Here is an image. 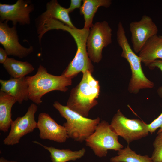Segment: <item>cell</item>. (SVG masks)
Returning <instances> with one entry per match:
<instances>
[{
	"label": "cell",
	"instance_id": "8fae6325",
	"mask_svg": "<svg viewBox=\"0 0 162 162\" xmlns=\"http://www.w3.org/2000/svg\"><path fill=\"white\" fill-rule=\"evenodd\" d=\"M8 21L0 22V43L9 56L22 58L28 56L34 50L32 46L28 48L22 46L19 41L16 26L10 27Z\"/></svg>",
	"mask_w": 162,
	"mask_h": 162
},
{
	"label": "cell",
	"instance_id": "ffe728a7",
	"mask_svg": "<svg viewBox=\"0 0 162 162\" xmlns=\"http://www.w3.org/2000/svg\"><path fill=\"white\" fill-rule=\"evenodd\" d=\"M3 66L11 77L14 78L25 77L34 69L32 65L27 62H22L8 57Z\"/></svg>",
	"mask_w": 162,
	"mask_h": 162
},
{
	"label": "cell",
	"instance_id": "4fadbf2b",
	"mask_svg": "<svg viewBox=\"0 0 162 162\" xmlns=\"http://www.w3.org/2000/svg\"><path fill=\"white\" fill-rule=\"evenodd\" d=\"M37 122L39 136L42 139L62 143L66 142L69 138L65 127L58 124L47 113H40Z\"/></svg>",
	"mask_w": 162,
	"mask_h": 162
},
{
	"label": "cell",
	"instance_id": "ba28073f",
	"mask_svg": "<svg viewBox=\"0 0 162 162\" xmlns=\"http://www.w3.org/2000/svg\"><path fill=\"white\" fill-rule=\"evenodd\" d=\"M112 29L108 22H96L91 28L87 39L88 54L91 61L99 63L102 58L103 48L112 42Z\"/></svg>",
	"mask_w": 162,
	"mask_h": 162
},
{
	"label": "cell",
	"instance_id": "3957f363",
	"mask_svg": "<svg viewBox=\"0 0 162 162\" xmlns=\"http://www.w3.org/2000/svg\"><path fill=\"white\" fill-rule=\"evenodd\" d=\"M116 36L118 45L122 50L121 57L127 61L131 72L128 88L129 92L136 94L140 90L152 88L154 86V83L145 75L141 65V59L131 48L124 28L121 22L118 24Z\"/></svg>",
	"mask_w": 162,
	"mask_h": 162
},
{
	"label": "cell",
	"instance_id": "4316f807",
	"mask_svg": "<svg viewBox=\"0 0 162 162\" xmlns=\"http://www.w3.org/2000/svg\"><path fill=\"white\" fill-rule=\"evenodd\" d=\"M0 162H18L16 161L9 160L3 157H1L0 158Z\"/></svg>",
	"mask_w": 162,
	"mask_h": 162
},
{
	"label": "cell",
	"instance_id": "9a60e30c",
	"mask_svg": "<svg viewBox=\"0 0 162 162\" xmlns=\"http://www.w3.org/2000/svg\"><path fill=\"white\" fill-rule=\"evenodd\" d=\"M141 62L146 66L157 60H162V38L157 35L150 38L139 53Z\"/></svg>",
	"mask_w": 162,
	"mask_h": 162
},
{
	"label": "cell",
	"instance_id": "52a82bcc",
	"mask_svg": "<svg viewBox=\"0 0 162 162\" xmlns=\"http://www.w3.org/2000/svg\"><path fill=\"white\" fill-rule=\"evenodd\" d=\"M110 127L118 136L122 137L128 144L147 136L148 124L139 119H130L118 109L113 116Z\"/></svg>",
	"mask_w": 162,
	"mask_h": 162
},
{
	"label": "cell",
	"instance_id": "83f0119b",
	"mask_svg": "<svg viewBox=\"0 0 162 162\" xmlns=\"http://www.w3.org/2000/svg\"><path fill=\"white\" fill-rule=\"evenodd\" d=\"M160 36L161 38H162V35L161 36Z\"/></svg>",
	"mask_w": 162,
	"mask_h": 162
},
{
	"label": "cell",
	"instance_id": "ac0fdd59",
	"mask_svg": "<svg viewBox=\"0 0 162 162\" xmlns=\"http://www.w3.org/2000/svg\"><path fill=\"white\" fill-rule=\"evenodd\" d=\"M80 8V14L84 16V28L89 29L93 24V19L98 8L100 7H109L112 4L110 0H83Z\"/></svg>",
	"mask_w": 162,
	"mask_h": 162
},
{
	"label": "cell",
	"instance_id": "d4e9b609",
	"mask_svg": "<svg viewBox=\"0 0 162 162\" xmlns=\"http://www.w3.org/2000/svg\"><path fill=\"white\" fill-rule=\"evenodd\" d=\"M82 1L81 0H71L70 5L68 8L69 13L73 12L75 9L80 8L81 6Z\"/></svg>",
	"mask_w": 162,
	"mask_h": 162
},
{
	"label": "cell",
	"instance_id": "7c38bea8",
	"mask_svg": "<svg viewBox=\"0 0 162 162\" xmlns=\"http://www.w3.org/2000/svg\"><path fill=\"white\" fill-rule=\"evenodd\" d=\"M129 28L133 50L135 53H139L147 41L157 35L158 32L156 24L147 15H143L139 21L130 22Z\"/></svg>",
	"mask_w": 162,
	"mask_h": 162
},
{
	"label": "cell",
	"instance_id": "484cf974",
	"mask_svg": "<svg viewBox=\"0 0 162 162\" xmlns=\"http://www.w3.org/2000/svg\"><path fill=\"white\" fill-rule=\"evenodd\" d=\"M8 56L5 50L0 47V63L3 64L6 60Z\"/></svg>",
	"mask_w": 162,
	"mask_h": 162
},
{
	"label": "cell",
	"instance_id": "8992f818",
	"mask_svg": "<svg viewBox=\"0 0 162 162\" xmlns=\"http://www.w3.org/2000/svg\"><path fill=\"white\" fill-rule=\"evenodd\" d=\"M118 136L105 120L100 122L94 131L85 140L86 145L99 157H106L109 150L118 151L123 146L118 140Z\"/></svg>",
	"mask_w": 162,
	"mask_h": 162
},
{
	"label": "cell",
	"instance_id": "603a6c76",
	"mask_svg": "<svg viewBox=\"0 0 162 162\" xmlns=\"http://www.w3.org/2000/svg\"><path fill=\"white\" fill-rule=\"evenodd\" d=\"M148 128L149 132L152 134L158 128L160 129L157 133L162 131V112L157 118L148 124Z\"/></svg>",
	"mask_w": 162,
	"mask_h": 162
},
{
	"label": "cell",
	"instance_id": "5b68a950",
	"mask_svg": "<svg viewBox=\"0 0 162 162\" xmlns=\"http://www.w3.org/2000/svg\"><path fill=\"white\" fill-rule=\"evenodd\" d=\"M53 105L66 120L63 126L66 129L69 138L75 141H85L94 131L100 122L99 117L92 119L84 117L57 101L54 102Z\"/></svg>",
	"mask_w": 162,
	"mask_h": 162
},
{
	"label": "cell",
	"instance_id": "30bf717a",
	"mask_svg": "<svg viewBox=\"0 0 162 162\" xmlns=\"http://www.w3.org/2000/svg\"><path fill=\"white\" fill-rule=\"evenodd\" d=\"M34 9L31 0H18L12 4L0 3V22L11 21L13 26L17 23L29 25L30 14Z\"/></svg>",
	"mask_w": 162,
	"mask_h": 162
},
{
	"label": "cell",
	"instance_id": "7a4b0ae2",
	"mask_svg": "<svg viewBox=\"0 0 162 162\" xmlns=\"http://www.w3.org/2000/svg\"><path fill=\"white\" fill-rule=\"evenodd\" d=\"M26 78L28 86L29 99L36 104L42 102L41 98L46 94L55 90L65 92L68 87L72 84V78L51 74L41 64L35 74Z\"/></svg>",
	"mask_w": 162,
	"mask_h": 162
},
{
	"label": "cell",
	"instance_id": "9c48e42d",
	"mask_svg": "<svg viewBox=\"0 0 162 162\" xmlns=\"http://www.w3.org/2000/svg\"><path fill=\"white\" fill-rule=\"evenodd\" d=\"M38 108L36 104H31L23 116L18 117L13 121L9 134L3 140L4 144L13 146L17 144L22 137L32 132L37 128V122L34 115Z\"/></svg>",
	"mask_w": 162,
	"mask_h": 162
},
{
	"label": "cell",
	"instance_id": "cb8c5ba5",
	"mask_svg": "<svg viewBox=\"0 0 162 162\" xmlns=\"http://www.w3.org/2000/svg\"><path fill=\"white\" fill-rule=\"evenodd\" d=\"M150 69L156 68L159 69L162 72V60H157L150 64L148 66ZM158 95L162 98V86L159 87L157 91Z\"/></svg>",
	"mask_w": 162,
	"mask_h": 162
},
{
	"label": "cell",
	"instance_id": "5bb4252c",
	"mask_svg": "<svg viewBox=\"0 0 162 162\" xmlns=\"http://www.w3.org/2000/svg\"><path fill=\"white\" fill-rule=\"evenodd\" d=\"M0 91L14 97L20 104L29 99L28 86L26 77L0 80Z\"/></svg>",
	"mask_w": 162,
	"mask_h": 162
},
{
	"label": "cell",
	"instance_id": "44dd1931",
	"mask_svg": "<svg viewBox=\"0 0 162 162\" xmlns=\"http://www.w3.org/2000/svg\"><path fill=\"white\" fill-rule=\"evenodd\" d=\"M110 162H153L151 157L148 155L138 154L132 150L129 144L124 148L118 151L117 155L111 158Z\"/></svg>",
	"mask_w": 162,
	"mask_h": 162
},
{
	"label": "cell",
	"instance_id": "2e32d148",
	"mask_svg": "<svg viewBox=\"0 0 162 162\" xmlns=\"http://www.w3.org/2000/svg\"><path fill=\"white\" fill-rule=\"evenodd\" d=\"M46 10L39 17L58 20L70 28H76L72 23L68 8L61 6L56 0H52L46 5Z\"/></svg>",
	"mask_w": 162,
	"mask_h": 162
},
{
	"label": "cell",
	"instance_id": "7402d4cb",
	"mask_svg": "<svg viewBox=\"0 0 162 162\" xmlns=\"http://www.w3.org/2000/svg\"><path fill=\"white\" fill-rule=\"evenodd\" d=\"M157 134L153 142L154 149L151 158L153 162H162V131Z\"/></svg>",
	"mask_w": 162,
	"mask_h": 162
},
{
	"label": "cell",
	"instance_id": "6da1fadb",
	"mask_svg": "<svg viewBox=\"0 0 162 162\" xmlns=\"http://www.w3.org/2000/svg\"><path fill=\"white\" fill-rule=\"evenodd\" d=\"M100 92L99 81L86 71L82 79L71 91L67 106L82 116L87 117L89 111L98 104L97 99Z\"/></svg>",
	"mask_w": 162,
	"mask_h": 162
},
{
	"label": "cell",
	"instance_id": "d6986e66",
	"mask_svg": "<svg viewBox=\"0 0 162 162\" xmlns=\"http://www.w3.org/2000/svg\"><path fill=\"white\" fill-rule=\"evenodd\" d=\"M33 142L40 145L50 152L52 162H67L71 160L75 161L82 158L86 152L84 148L79 150L73 151L68 149H59L52 146H47L36 141H34Z\"/></svg>",
	"mask_w": 162,
	"mask_h": 162
},
{
	"label": "cell",
	"instance_id": "e0dca14e",
	"mask_svg": "<svg viewBox=\"0 0 162 162\" xmlns=\"http://www.w3.org/2000/svg\"><path fill=\"white\" fill-rule=\"evenodd\" d=\"M14 97L0 91V130L4 132L8 131L13 120L11 111L17 102Z\"/></svg>",
	"mask_w": 162,
	"mask_h": 162
},
{
	"label": "cell",
	"instance_id": "277c9868",
	"mask_svg": "<svg viewBox=\"0 0 162 162\" xmlns=\"http://www.w3.org/2000/svg\"><path fill=\"white\" fill-rule=\"evenodd\" d=\"M55 27L56 29H61L69 33L74 38L77 46L74 57L62 75L73 78L81 72L83 74L88 71L92 73L94 66L88 56L86 47L90 29L84 28L81 29L72 28L59 21L56 22Z\"/></svg>",
	"mask_w": 162,
	"mask_h": 162
}]
</instances>
